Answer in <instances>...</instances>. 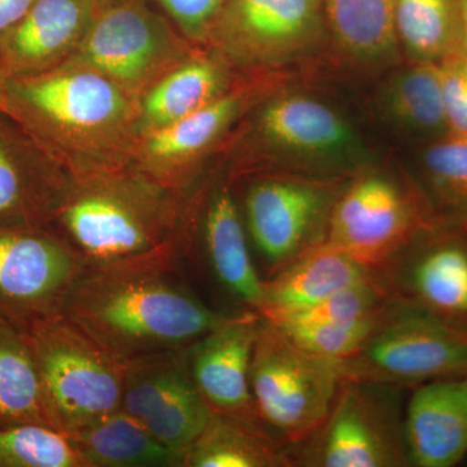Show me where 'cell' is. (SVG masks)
Returning a JSON list of instances; mask_svg holds the SVG:
<instances>
[{
	"instance_id": "1",
	"label": "cell",
	"mask_w": 467,
	"mask_h": 467,
	"mask_svg": "<svg viewBox=\"0 0 467 467\" xmlns=\"http://www.w3.org/2000/svg\"><path fill=\"white\" fill-rule=\"evenodd\" d=\"M180 250L88 266L63 316L122 365L190 348L225 324L186 284Z\"/></svg>"
},
{
	"instance_id": "2",
	"label": "cell",
	"mask_w": 467,
	"mask_h": 467,
	"mask_svg": "<svg viewBox=\"0 0 467 467\" xmlns=\"http://www.w3.org/2000/svg\"><path fill=\"white\" fill-rule=\"evenodd\" d=\"M0 110L69 175L130 167L140 140V103L84 67L8 77Z\"/></svg>"
},
{
	"instance_id": "3",
	"label": "cell",
	"mask_w": 467,
	"mask_h": 467,
	"mask_svg": "<svg viewBox=\"0 0 467 467\" xmlns=\"http://www.w3.org/2000/svg\"><path fill=\"white\" fill-rule=\"evenodd\" d=\"M181 193L133 167L69 175L50 227L88 266L134 259L182 244Z\"/></svg>"
},
{
	"instance_id": "4",
	"label": "cell",
	"mask_w": 467,
	"mask_h": 467,
	"mask_svg": "<svg viewBox=\"0 0 467 467\" xmlns=\"http://www.w3.org/2000/svg\"><path fill=\"white\" fill-rule=\"evenodd\" d=\"M52 429L66 436L121 410L124 365L63 315L27 330Z\"/></svg>"
},
{
	"instance_id": "5",
	"label": "cell",
	"mask_w": 467,
	"mask_h": 467,
	"mask_svg": "<svg viewBox=\"0 0 467 467\" xmlns=\"http://www.w3.org/2000/svg\"><path fill=\"white\" fill-rule=\"evenodd\" d=\"M190 43L144 0H121L97 12L84 42L63 67L106 77L140 103L156 82L195 54Z\"/></svg>"
},
{
	"instance_id": "6",
	"label": "cell",
	"mask_w": 467,
	"mask_h": 467,
	"mask_svg": "<svg viewBox=\"0 0 467 467\" xmlns=\"http://www.w3.org/2000/svg\"><path fill=\"white\" fill-rule=\"evenodd\" d=\"M342 380L340 362L306 352L263 318L251 389L264 423L288 441H306L327 420Z\"/></svg>"
},
{
	"instance_id": "7",
	"label": "cell",
	"mask_w": 467,
	"mask_h": 467,
	"mask_svg": "<svg viewBox=\"0 0 467 467\" xmlns=\"http://www.w3.org/2000/svg\"><path fill=\"white\" fill-rule=\"evenodd\" d=\"M88 265L47 227H0V317L29 330L63 315Z\"/></svg>"
},
{
	"instance_id": "8",
	"label": "cell",
	"mask_w": 467,
	"mask_h": 467,
	"mask_svg": "<svg viewBox=\"0 0 467 467\" xmlns=\"http://www.w3.org/2000/svg\"><path fill=\"white\" fill-rule=\"evenodd\" d=\"M343 378L370 383H407L467 371V328L429 313L384 316L352 358L340 362Z\"/></svg>"
},
{
	"instance_id": "9",
	"label": "cell",
	"mask_w": 467,
	"mask_h": 467,
	"mask_svg": "<svg viewBox=\"0 0 467 467\" xmlns=\"http://www.w3.org/2000/svg\"><path fill=\"white\" fill-rule=\"evenodd\" d=\"M324 18L322 0H227L207 42L233 66H281L317 45Z\"/></svg>"
},
{
	"instance_id": "10",
	"label": "cell",
	"mask_w": 467,
	"mask_h": 467,
	"mask_svg": "<svg viewBox=\"0 0 467 467\" xmlns=\"http://www.w3.org/2000/svg\"><path fill=\"white\" fill-rule=\"evenodd\" d=\"M121 410L182 454L214 413L193 382L186 349L126 362Z\"/></svg>"
},
{
	"instance_id": "11",
	"label": "cell",
	"mask_w": 467,
	"mask_h": 467,
	"mask_svg": "<svg viewBox=\"0 0 467 467\" xmlns=\"http://www.w3.org/2000/svg\"><path fill=\"white\" fill-rule=\"evenodd\" d=\"M373 386L343 378L333 409L316 432L309 465L393 467L409 461L404 431Z\"/></svg>"
},
{
	"instance_id": "12",
	"label": "cell",
	"mask_w": 467,
	"mask_h": 467,
	"mask_svg": "<svg viewBox=\"0 0 467 467\" xmlns=\"http://www.w3.org/2000/svg\"><path fill=\"white\" fill-rule=\"evenodd\" d=\"M416 229V214L400 187L382 175H367L335 201L325 243L361 265H380Z\"/></svg>"
},
{
	"instance_id": "13",
	"label": "cell",
	"mask_w": 467,
	"mask_h": 467,
	"mask_svg": "<svg viewBox=\"0 0 467 467\" xmlns=\"http://www.w3.org/2000/svg\"><path fill=\"white\" fill-rule=\"evenodd\" d=\"M331 187L291 178H266L252 184L245 216L252 241L267 263L285 267L319 244L335 198Z\"/></svg>"
},
{
	"instance_id": "14",
	"label": "cell",
	"mask_w": 467,
	"mask_h": 467,
	"mask_svg": "<svg viewBox=\"0 0 467 467\" xmlns=\"http://www.w3.org/2000/svg\"><path fill=\"white\" fill-rule=\"evenodd\" d=\"M259 95L252 86L230 88L192 116L143 135L135 143L130 167L153 182L182 193L202 159Z\"/></svg>"
},
{
	"instance_id": "15",
	"label": "cell",
	"mask_w": 467,
	"mask_h": 467,
	"mask_svg": "<svg viewBox=\"0 0 467 467\" xmlns=\"http://www.w3.org/2000/svg\"><path fill=\"white\" fill-rule=\"evenodd\" d=\"M261 324L254 310L232 316L186 349L193 382L212 410L260 430L251 364Z\"/></svg>"
},
{
	"instance_id": "16",
	"label": "cell",
	"mask_w": 467,
	"mask_h": 467,
	"mask_svg": "<svg viewBox=\"0 0 467 467\" xmlns=\"http://www.w3.org/2000/svg\"><path fill=\"white\" fill-rule=\"evenodd\" d=\"M69 173L0 110V227H50Z\"/></svg>"
},
{
	"instance_id": "17",
	"label": "cell",
	"mask_w": 467,
	"mask_h": 467,
	"mask_svg": "<svg viewBox=\"0 0 467 467\" xmlns=\"http://www.w3.org/2000/svg\"><path fill=\"white\" fill-rule=\"evenodd\" d=\"M97 12L94 0H36L0 36L5 75L36 76L63 67L84 42Z\"/></svg>"
},
{
	"instance_id": "18",
	"label": "cell",
	"mask_w": 467,
	"mask_h": 467,
	"mask_svg": "<svg viewBox=\"0 0 467 467\" xmlns=\"http://www.w3.org/2000/svg\"><path fill=\"white\" fill-rule=\"evenodd\" d=\"M410 462L451 467L467 453V378L435 380L418 389L404 423Z\"/></svg>"
},
{
	"instance_id": "19",
	"label": "cell",
	"mask_w": 467,
	"mask_h": 467,
	"mask_svg": "<svg viewBox=\"0 0 467 467\" xmlns=\"http://www.w3.org/2000/svg\"><path fill=\"white\" fill-rule=\"evenodd\" d=\"M370 278V269L344 252L321 242L265 282L257 313L265 321L294 315L347 285Z\"/></svg>"
},
{
	"instance_id": "20",
	"label": "cell",
	"mask_w": 467,
	"mask_h": 467,
	"mask_svg": "<svg viewBox=\"0 0 467 467\" xmlns=\"http://www.w3.org/2000/svg\"><path fill=\"white\" fill-rule=\"evenodd\" d=\"M257 133L264 142L291 155L326 158L343 152L353 135L330 107L312 98H275L260 110Z\"/></svg>"
},
{
	"instance_id": "21",
	"label": "cell",
	"mask_w": 467,
	"mask_h": 467,
	"mask_svg": "<svg viewBox=\"0 0 467 467\" xmlns=\"http://www.w3.org/2000/svg\"><path fill=\"white\" fill-rule=\"evenodd\" d=\"M226 66L217 54L195 52L162 77L140 98V138L192 116L229 91Z\"/></svg>"
},
{
	"instance_id": "22",
	"label": "cell",
	"mask_w": 467,
	"mask_h": 467,
	"mask_svg": "<svg viewBox=\"0 0 467 467\" xmlns=\"http://www.w3.org/2000/svg\"><path fill=\"white\" fill-rule=\"evenodd\" d=\"M204 241L209 265L218 282L257 312L263 303L265 282L252 263L241 214L227 189L218 190L209 201Z\"/></svg>"
},
{
	"instance_id": "23",
	"label": "cell",
	"mask_w": 467,
	"mask_h": 467,
	"mask_svg": "<svg viewBox=\"0 0 467 467\" xmlns=\"http://www.w3.org/2000/svg\"><path fill=\"white\" fill-rule=\"evenodd\" d=\"M67 439L85 467L182 466V453L162 444L124 410Z\"/></svg>"
},
{
	"instance_id": "24",
	"label": "cell",
	"mask_w": 467,
	"mask_h": 467,
	"mask_svg": "<svg viewBox=\"0 0 467 467\" xmlns=\"http://www.w3.org/2000/svg\"><path fill=\"white\" fill-rule=\"evenodd\" d=\"M52 427L29 333L0 317V427Z\"/></svg>"
},
{
	"instance_id": "25",
	"label": "cell",
	"mask_w": 467,
	"mask_h": 467,
	"mask_svg": "<svg viewBox=\"0 0 467 467\" xmlns=\"http://www.w3.org/2000/svg\"><path fill=\"white\" fill-rule=\"evenodd\" d=\"M290 462L265 431L216 411L182 459L183 467H279Z\"/></svg>"
},
{
	"instance_id": "26",
	"label": "cell",
	"mask_w": 467,
	"mask_h": 467,
	"mask_svg": "<svg viewBox=\"0 0 467 467\" xmlns=\"http://www.w3.org/2000/svg\"><path fill=\"white\" fill-rule=\"evenodd\" d=\"M325 18L335 39L350 57L383 61L399 41L395 0H322Z\"/></svg>"
},
{
	"instance_id": "27",
	"label": "cell",
	"mask_w": 467,
	"mask_h": 467,
	"mask_svg": "<svg viewBox=\"0 0 467 467\" xmlns=\"http://www.w3.org/2000/svg\"><path fill=\"white\" fill-rule=\"evenodd\" d=\"M399 41L420 61L460 52L456 0H395Z\"/></svg>"
},
{
	"instance_id": "28",
	"label": "cell",
	"mask_w": 467,
	"mask_h": 467,
	"mask_svg": "<svg viewBox=\"0 0 467 467\" xmlns=\"http://www.w3.org/2000/svg\"><path fill=\"white\" fill-rule=\"evenodd\" d=\"M414 291L438 315L467 317V250L445 244L427 252L411 275Z\"/></svg>"
},
{
	"instance_id": "29",
	"label": "cell",
	"mask_w": 467,
	"mask_h": 467,
	"mask_svg": "<svg viewBox=\"0 0 467 467\" xmlns=\"http://www.w3.org/2000/svg\"><path fill=\"white\" fill-rule=\"evenodd\" d=\"M389 109L399 122L414 130H448L439 63L420 61L399 76L389 88Z\"/></svg>"
},
{
	"instance_id": "30",
	"label": "cell",
	"mask_w": 467,
	"mask_h": 467,
	"mask_svg": "<svg viewBox=\"0 0 467 467\" xmlns=\"http://www.w3.org/2000/svg\"><path fill=\"white\" fill-rule=\"evenodd\" d=\"M0 467H85L67 436L42 425L0 427Z\"/></svg>"
},
{
	"instance_id": "31",
	"label": "cell",
	"mask_w": 467,
	"mask_h": 467,
	"mask_svg": "<svg viewBox=\"0 0 467 467\" xmlns=\"http://www.w3.org/2000/svg\"><path fill=\"white\" fill-rule=\"evenodd\" d=\"M383 306V294L370 276L334 292L316 306L267 322L270 324H284V322L358 324V322L382 317Z\"/></svg>"
},
{
	"instance_id": "32",
	"label": "cell",
	"mask_w": 467,
	"mask_h": 467,
	"mask_svg": "<svg viewBox=\"0 0 467 467\" xmlns=\"http://www.w3.org/2000/svg\"><path fill=\"white\" fill-rule=\"evenodd\" d=\"M384 316L386 313L379 318L348 325L301 322L272 325L306 352L328 361L342 362L352 358L364 347Z\"/></svg>"
},
{
	"instance_id": "33",
	"label": "cell",
	"mask_w": 467,
	"mask_h": 467,
	"mask_svg": "<svg viewBox=\"0 0 467 467\" xmlns=\"http://www.w3.org/2000/svg\"><path fill=\"white\" fill-rule=\"evenodd\" d=\"M425 167L442 195L467 202V135H451L426 150Z\"/></svg>"
},
{
	"instance_id": "34",
	"label": "cell",
	"mask_w": 467,
	"mask_h": 467,
	"mask_svg": "<svg viewBox=\"0 0 467 467\" xmlns=\"http://www.w3.org/2000/svg\"><path fill=\"white\" fill-rule=\"evenodd\" d=\"M178 32L192 43H205L227 0H153Z\"/></svg>"
},
{
	"instance_id": "35",
	"label": "cell",
	"mask_w": 467,
	"mask_h": 467,
	"mask_svg": "<svg viewBox=\"0 0 467 467\" xmlns=\"http://www.w3.org/2000/svg\"><path fill=\"white\" fill-rule=\"evenodd\" d=\"M451 135H467V57L461 52L438 61Z\"/></svg>"
},
{
	"instance_id": "36",
	"label": "cell",
	"mask_w": 467,
	"mask_h": 467,
	"mask_svg": "<svg viewBox=\"0 0 467 467\" xmlns=\"http://www.w3.org/2000/svg\"><path fill=\"white\" fill-rule=\"evenodd\" d=\"M36 0H0V36L17 24Z\"/></svg>"
},
{
	"instance_id": "37",
	"label": "cell",
	"mask_w": 467,
	"mask_h": 467,
	"mask_svg": "<svg viewBox=\"0 0 467 467\" xmlns=\"http://www.w3.org/2000/svg\"><path fill=\"white\" fill-rule=\"evenodd\" d=\"M459 17L460 52L467 57V0H456Z\"/></svg>"
},
{
	"instance_id": "38",
	"label": "cell",
	"mask_w": 467,
	"mask_h": 467,
	"mask_svg": "<svg viewBox=\"0 0 467 467\" xmlns=\"http://www.w3.org/2000/svg\"><path fill=\"white\" fill-rule=\"evenodd\" d=\"M7 75L3 69L2 63H0V104H2L3 97H5V84H7Z\"/></svg>"
},
{
	"instance_id": "39",
	"label": "cell",
	"mask_w": 467,
	"mask_h": 467,
	"mask_svg": "<svg viewBox=\"0 0 467 467\" xmlns=\"http://www.w3.org/2000/svg\"><path fill=\"white\" fill-rule=\"evenodd\" d=\"M117 2H121V0H94L95 5H97L98 11L104 7H109L110 5H115Z\"/></svg>"
}]
</instances>
